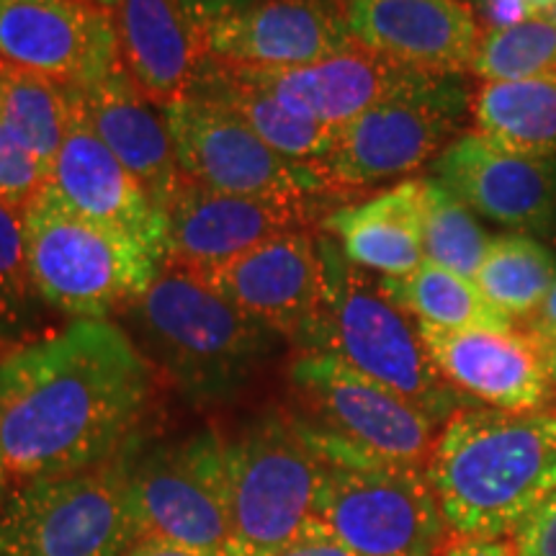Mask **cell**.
<instances>
[{
	"mask_svg": "<svg viewBox=\"0 0 556 556\" xmlns=\"http://www.w3.org/2000/svg\"><path fill=\"white\" fill-rule=\"evenodd\" d=\"M150 397V364L127 330L73 319L0 356V464L21 482L103 467L135 446Z\"/></svg>",
	"mask_w": 556,
	"mask_h": 556,
	"instance_id": "6da1fadb",
	"label": "cell"
},
{
	"mask_svg": "<svg viewBox=\"0 0 556 556\" xmlns=\"http://www.w3.org/2000/svg\"><path fill=\"white\" fill-rule=\"evenodd\" d=\"M426 471L454 536L513 539L556 492V409H458L443 422Z\"/></svg>",
	"mask_w": 556,
	"mask_h": 556,
	"instance_id": "7a4b0ae2",
	"label": "cell"
},
{
	"mask_svg": "<svg viewBox=\"0 0 556 556\" xmlns=\"http://www.w3.org/2000/svg\"><path fill=\"white\" fill-rule=\"evenodd\" d=\"M325 266V294L317 315L291 340L302 353H330L368 379L413 402L438 426L477 405L438 374L417 323L400 309L379 278L353 266L330 235L317 238Z\"/></svg>",
	"mask_w": 556,
	"mask_h": 556,
	"instance_id": "3957f363",
	"label": "cell"
},
{
	"mask_svg": "<svg viewBox=\"0 0 556 556\" xmlns=\"http://www.w3.org/2000/svg\"><path fill=\"white\" fill-rule=\"evenodd\" d=\"M127 309L152 358L193 402L235 397L281 338L178 266H165Z\"/></svg>",
	"mask_w": 556,
	"mask_h": 556,
	"instance_id": "277c9868",
	"label": "cell"
},
{
	"mask_svg": "<svg viewBox=\"0 0 556 556\" xmlns=\"http://www.w3.org/2000/svg\"><path fill=\"white\" fill-rule=\"evenodd\" d=\"M307 428L325 458L312 516L356 556H438L451 531L426 467L364 454Z\"/></svg>",
	"mask_w": 556,
	"mask_h": 556,
	"instance_id": "5b68a950",
	"label": "cell"
},
{
	"mask_svg": "<svg viewBox=\"0 0 556 556\" xmlns=\"http://www.w3.org/2000/svg\"><path fill=\"white\" fill-rule=\"evenodd\" d=\"M21 225L34 289L73 319H106L129 307L165 268L127 235L75 212L52 184L26 204Z\"/></svg>",
	"mask_w": 556,
	"mask_h": 556,
	"instance_id": "8992f818",
	"label": "cell"
},
{
	"mask_svg": "<svg viewBox=\"0 0 556 556\" xmlns=\"http://www.w3.org/2000/svg\"><path fill=\"white\" fill-rule=\"evenodd\" d=\"M127 451L103 467L21 484L0 507V556L127 554L144 539Z\"/></svg>",
	"mask_w": 556,
	"mask_h": 556,
	"instance_id": "52a82bcc",
	"label": "cell"
},
{
	"mask_svg": "<svg viewBox=\"0 0 556 556\" xmlns=\"http://www.w3.org/2000/svg\"><path fill=\"white\" fill-rule=\"evenodd\" d=\"M325 458L299 415L270 413L227 441L232 541L225 556H255L289 541L315 510Z\"/></svg>",
	"mask_w": 556,
	"mask_h": 556,
	"instance_id": "ba28073f",
	"label": "cell"
},
{
	"mask_svg": "<svg viewBox=\"0 0 556 556\" xmlns=\"http://www.w3.org/2000/svg\"><path fill=\"white\" fill-rule=\"evenodd\" d=\"M469 101L462 75H426L343 124L319 168L340 197L413 176L464 135Z\"/></svg>",
	"mask_w": 556,
	"mask_h": 556,
	"instance_id": "9c48e42d",
	"label": "cell"
},
{
	"mask_svg": "<svg viewBox=\"0 0 556 556\" xmlns=\"http://www.w3.org/2000/svg\"><path fill=\"white\" fill-rule=\"evenodd\" d=\"M127 479L144 539L225 554L232 541L227 441L197 433L127 451Z\"/></svg>",
	"mask_w": 556,
	"mask_h": 556,
	"instance_id": "30bf717a",
	"label": "cell"
},
{
	"mask_svg": "<svg viewBox=\"0 0 556 556\" xmlns=\"http://www.w3.org/2000/svg\"><path fill=\"white\" fill-rule=\"evenodd\" d=\"M289 381L302 417L364 454L426 467L441 426L379 381L330 353H299Z\"/></svg>",
	"mask_w": 556,
	"mask_h": 556,
	"instance_id": "8fae6325",
	"label": "cell"
},
{
	"mask_svg": "<svg viewBox=\"0 0 556 556\" xmlns=\"http://www.w3.org/2000/svg\"><path fill=\"white\" fill-rule=\"evenodd\" d=\"M184 178L212 191L268 199L340 197L319 165L268 148L219 103L189 96L163 106Z\"/></svg>",
	"mask_w": 556,
	"mask_h": 556,
	"instance_id": "7c38bea8",
	"label": "cell"
},
{
	"mask_svg": "<svg viewBox=\"0 0 556 556\" xmlns=\"http://www.w3.org/2000/svg\"><path fill=\"white\" fill-rule=\"evenodd\" d=\"M0 62L86 88L119 65L114 21L83 0H0Z\"/></svg>",
	"mask_w": 556,
	"mask_h": 556,
	"instance_id": "4fadbf2b",
	"label": "cell"
},
{
	"mask_svg": "<svg viewBox=\"0 0 556 556\" xmlns=\"http://www.w3.org/2000/svg\"><path fill=\"white\" fill-rule=\"evenodd\" d=\"M323 199H268L180 180L168 219V263L206 274L289 229H307Z\"/></svg>",
	"mask_w": 556,
	"mask_h": 556,
	"instance_id": "5bb4252c",
	"label": "cell"
},
{
	"mask_svg": "<svg viewBox=\"0 0 556 556\" xmlns=\"http://www.w3.org/2000/svg\"><path fill=\"white\" fill-rule=\"evenodd\" d=\"M433 178L510 232L556 235V155H520L464 131L433 160Z\"/></svg>",
	"mask_w": 556,
	"mask_h": 556,
	"instance_id": "9a60e30c",
	"label": "cell"
},
{
	"mask_svg": "<svg viewBox=\"0 0 556 556\" xmlns=\"http://www.w3.org/2000/svg\"><path fill=\"white\" fill-rule=\"evenodd\" d=\"M70 93V122L54 157L50 184L83 217L139 242L152 258L168 263V219L144 186L114 157Z\"/></svg>",
	"mask_w": 556,
	"mask_h": 556,
	"instance_id": "2e32d148",
	"label": "cell"
},
{
	"mask_svg": "<svg viewBox=\"0 0 556 556\" xmlns=\"http://www.w3.org/2000/svg\"><path fill=\"white\" fill-rule=\"evenodd\" d=\"M356 45L420 73L467 75L484 29L467 0H340Z\"/></svg>",
	"mask_w": 556,
	"mask_h": 556,
	"instance_id": "e0dca14e",
	"label": "cell"
},
{
	"mask_svg": "<svg viewBox=\"0 0 556 556\" xmlns=\"http://www.w3.org/2000/svg\"><path fill=\"white\" fill-rule=\"evenodd\" d=\"M430 361L464 397L507 413H541L556 400L544 353L523 330H441L417 323Z\"/></svg>",
	"mask_w": 556,
	"mask_h": 556,
	"instance_id": "ac0fdd59",
	"label": "cell"
},
{
	"mask_svg": "<svg viewBox=\"0 0 556 556\" xmlns=\"http://www.w3.org/2000/svg\"><path fill=\"white\" fill-rule=\"evenodd\" d=\"M197 276L235 307L289 340L307 328L325 294L319 242L307 229L276 235L225 266Z\"/></svg>",
	"mask_w": 556,
	"mask_h": 556,
	"instance_id": "d6986e66",
	"label": "cell"
},
{
	"mask_svg": "<svg viewBox=\"0 0 556 556\" xmlns=\"http://www.w3.org/2000/svg\"><path fill=\"white\" fill-rule=\"evenodd\" d=\"M353 45L336 0H255L206 29L208 58L255 70L315 65Z\"/></svg>",
	"mask_w": 556,
	"mask_h": 556,
	"instance_id": "ffe728a7",
	"label": "cell"
},
{
	"mask_svg": "<svg viewBox=\"0 0 556 556\" xmlns=\"http://www.w3.org/2000/svg\"><path fill=\"white\" fill-rule=\"evenodd\" d=\"M238 67V65H235ZM250 83L266 90L291 114L340 129L377 103L392 99L430 73L353 45L315 65L287 70L238 67Z\"/></svg>",
	"mask_w": 556,
	"mask_h": 556,
	"instance_id": "44dd1931",
	"label": "cell"
},
{
	"mask_svg": "<svg viewBox=\"0 0 556 556\" xmlns=\"http://www.w3.org/2000/svg\"><path fill=\"white\" fill-rule=\"evenodd\" d=\"M111 21L124 73L155 106L189 99L204 73L206 31L180 0H114Z\"/></svg>",
	"mask_w": 556,
	"mask_h": 556,
	"instance_id": "7402d4cb",
	"label": "cell"
},
{
	"mask_svg": "<svg viewBox=\"0 0 556 556\" xmlns=\"http://www.w3.org/2000/svg\"><path fill=\"white\" fill-rule=\"evenodd\" d=\"M70 90L101 142L144 186L150 199L168 212L184 173L163 111L135 86L122 65L86 88Z\"/></svg>",
	"mask_w": 556,
	"mask_h": 556,
	"instance_id": "603a6c76",
	"label": "cell"
},
{
	"mask_svg": "<svg viewBox=\"0 0 556 556\" xmlns=\"http://www.w3.org/2000/svg\"><path fill=\"white\" fill-rule=\"evenodd\" d=\"M422 214L426 178H407L361 204L332 208L325 214L323 229L353 266L400 278L426 263Z\"/></svg>",
	"mask_w": 556,
	"mask_h": 556,
	"instance_id": "cb8c5ba5",
	"label": "cell"
},
{
	"mask_svg": "<svg viewBox=\"0 0 556 556\" xmlns=\"http://www.w3.org/2000/svg\"><path fill=\"white\" fill-rule=\"evenodd\" d=\"M191 96L225 106L229 114L248 124L268 148L296 163L319 165L336 142V127L291 114L274 96L250 83L238 67L214 58H208Z\"/></svg>",
	"mask_w": 556,
	"mask_h": 556,
	"instance_id": "d4e9b609",
	"label": "cell"
},
{
	"mask_svg": "<svg viewBox=\"0 0 556 556\" xmlns=\"http://www.w3.org/2000/svg\"><path fill=\"white\" fill-rule=\"evenodd\" d=\"M475 131L520 155H556V78L482 83L469 101Z\"/></svg>",
	"mask_w": 556,
	"mask_h": 556,
	"instance_id": "484cf974",
	"label": "cell"
},
{
	"mask_svg": "<svg viewBox=\"0 0 556 556\" xmlns=\"http://www.w3.org/2000/svg\"><path fill=\"white\" fill-rule=\"evenodd\" d=\"M387 296L405 309L415 323L441 330L513 332L516 319L500 312L471 278H464L435 263H422L409 276H379Z\"/></svg>",
	"mask_w": 556,
	"mask_h": 556,
	"instance_id": "4316f807",
	"label": "cell"
},
{
	"mask_svg": "<svg viewBox=\"0 0 556 556\" xmlns=\"http://www.w3.org/2000/svg\"><path fill=\"white\" fill-rule=\"evenodd\" d=\"M556 278V255L544 242L523 232L492 238L475 283L510 319H528L544 302Z\"/></svg>",
	"mask_w": 556,
	"mask_h": 556,
	"instance_id": "83f0119b",
	"label": "cell"
},
{
	"mask_svg": "<svg viewBox=\"0 0 556 556\" xmlns=\"http://www.w3.org/2000/svg\"><path fill=\"white\" fill-rule=\"evenodd\" d=\"M0 116L52 176L70 122V93L45 75L0 62Z\"/></svg>",
	"mask_w": 556,
	"mask_h": 556,
	"instance_id": "f1b7e54d",
	"label": "cell"
},
{
	"mask_svg": "<svg viewBox=\"0 0 556 556\" xmlns=\"http://www.w3.org/2000/svg\"><path fill=\"white\" fill-rule=\"evenodd\" d=\"M492 238L477 214L435 178H426L422 253L428 263L475 281Z\"/></svg>",
	"mask_w": 556,
	"mask_h": 556,
	"instance_id": "f546056e",
	"label": "cell"
},
{
	"mask_svg": "<svg viewBox=\"0 0 556 556\" xmlns=\"http://www.w3.org/2000/svg\"><path fill=\"white\" fill-rule=\"evenodd\" d=\"M471 75L482 83L556 78V21L539 16L484 29Z\"/></svg>",
	"mask_w": 556,
	"mask_h": 556,
	"instance_id": "4dcf8cb0",
	"label": "cell"
},
{
	"mask_svg": "<svg viewBox=\"0 0 556 556\" xmlns=\"http://www.w3.org/2000/svg\"><path fill=\"white\" fill-rule=\"evenodd\" d=\"M39 294L34 289L24 250L21 212L0 201V351L26 345L39 319ZM31 343V340H29Z\"/></svg>",
	"mask_w": 556,
	"mask_h": 556,
	"instance_id": "1f68e13d",
	"label": "cell"
},
{
	"mask_svg": "<svg viewBox=\"0 0 556 556\" xmlns=\"http://www.w3.org/2000/svg\"><path fill=\"white\" fill-rule=\"evenodd\" d=\"M47 184L50 176L39 165L37 155L0 116V201L16 212H24Z\"/></svg>",
	"mask_w": 556,
	"mask_h": 556,
	"instance_id": "d6a6232c",
	"label": "cell"
},
{
	"mask_svg": "<svg viewBox=\"0 0 556 556\" xmlns=\"http://www.w3.org/2000/svg\"><path fill=\"white\" fill-rule=\"evenodd\" d=\"M255 556H356L323 520L309 516L302 528L283 544Z\"/></svg>",
	"mask_w": 556,
	"mask_h": 556,
	"instance_id": "836d02e7",
	"label": "cell"
},
{
	"mask_svg": "<svg viewBox=\"0 0 556 556\" xmlns=\"http://www.w3.org/2000/svg\"><path fill=\"white\" fill-rule=\"evenodd\" d=\"M513 546L516 556H556V492L523 520Z\"/></svg>",
	"mask_w": 556,
	"mask_h": 556,
	"instance_id": "e575fe53",
	"label": "cell"
},
{
	"mask_svg": "<svg viewBox=\"0 0 556 556\" xmlns=\"http://www.w3.org/2000/svg\"><path fill=\"white\" fill-rule=\"evenodd\" d=\"M477 3L486 29H505V26H516L520 21L536 18L533 0H477Z\"/></svg>",
	"mask_w": 556,
	"mask_h": 556,
	"instance_id": "d590c367",
	"label": "cell"
},
{
	"mask_svg": "<svg viewBox=\"0 0 556 556\" xmlns=\"http://www.w3.org/2000/svg\"><path fill=\"white\" fill-rule=\"evenodd\" d=\"M520 325H523L520 330H523L541 351L556 343V278L552 289H548V294L544 296V302L539 304V309Z\"/></svg>",
	"mask_w": 556,
	"mask_h": 556,
	"instance_id": "8d00e7d4",
	"label": "cell"
},
{
	"mask_svg": "<svg viewBox=\"0 0 556 556\" xmlns=\"http://www.w3.org/2000/svg\"><path fill=\"white\" fill-rule=\"evenodd\" d=\"M438 556H516V546L513 539H471L451 533Z\"/></svg>",
	"mask_w": 556,
	"mask_h": 556,
	"instance_id": "74e56055",
	"label": "cell"
},
{
	"mask_svg": "<svg viewBox=\"0 0 556 556\" xmlns=\"http://www.w3.org/2000/svg\"><path fill=\"white\" fill-rule=\"evenodd\" d=\"M250 3H255V0H180V5L189 11V16L197 21L204 31L208 26L217 24V21L248 9Z\"/></svg>",
	"mask_w": 556,
	"mask_h": 556,
	"instance_id": "f35d334b",
	"label": "cell"
},
{
	"mask_svg": "<svg viewBox=\"0 0 556 556\" xmlns=\"http://www.w3.org/2000/svg\"><path fill=\"white\" fill-rule=\"evenodd\" d=\"M124 556H225L217 552H204V548H191L176 541L165 539H142L129 548Z\"/></svg>",
	"mask_w": 556,
	"mask_h": 556,
	"instance_id": "ab89813d",
	"label": "cell"
},
{
	"mask_svg": "<svg viewBox=\"0 0 556 556\" xmlns=\"http://www.w3.org/2000/svg\"><path fill=\"white\" fill-rule=\"evenodd\" d=\"M544 364H546V371H548V379H552V384L556 387V343L544 348Z\"/></svg>",
	"mask_w": 556,
	"mask_h": 556,
	"instance_id": "60d3db41",
	"label": "cell"
},
{
	"mask_svg": "<svg viewBox=\"0 0 556 556\" xmlns=\"http://www.w3.org/2000/svg\"><path fill=\"white\" fill-rule=\"evenodd\" d=\"M9 482H11L9 471H5L3 464H0V507H3L5 500H9Z\"/></svg>",
	"mask_w": 556,
	"mask_h": 556,
	"instance_id": "b9f144b4",
	"label": "cell"
},
{
	"mask_svg": "<svg viewBox=\"0 0 556 556\" xmlns=\"http://www.w3.org/2000/svg\"><path fill=\"white\" fill-rule=\"evenodd\" d=\"M83 3H93V5H101V9H111L114 0H83Z\"/></svg>",
	"mask_w": 556,
	"mask_h": 556,
	"instance_id": "7bdbcfd3",
	"label": "cell"
},
{
	"mask_svg": "<svg viewBox=\"0 0 556 556\" xmlns=\"http://www.w3.org/2000/svg\"><path fill=\"white\" fill-rule=\"evenodd\" d=\"M552 18H554V21H556V11H554V13H552Z\"/></svg>",
	"mask_w": 556,
	"mask_h": 556,
	"instance_id": "ee69618b",
	"label": "cell"
}]
</instances>
